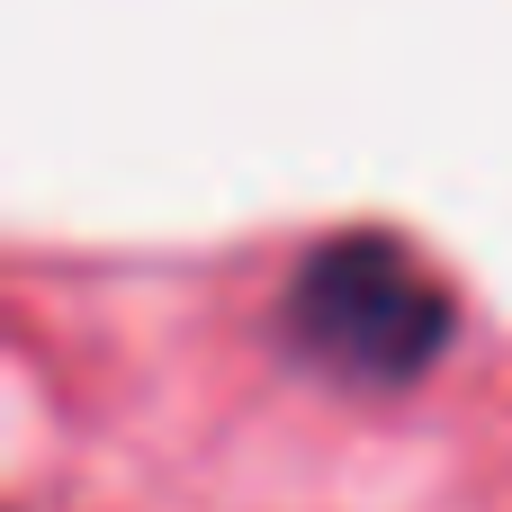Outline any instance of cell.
<instances>
[{
	"label": "cell",
	"instance_id": "cell-1",
	"mask_svg": "<svg viewBox=\"0 0 512 512\" xmlns=\"http://www.w3.org/2000/svg\"><path fill=\"white\" fill-rule=\"evenodd\" d=\"M279 333L351 387H414L450 351V288L396 234H333L297 261Z\"/></svg>",
	"mask_w": 512,
	"mask_h": 512
}]
</instances>
